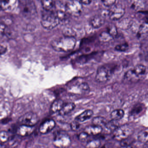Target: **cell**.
Masks as SVG:
<instances>
[{
  "label": "cell",
  "mask_w": 148,
  "mask_h": 148,
  "mask_svg": "<svg viewBox=\"0 0 148 148\" xmlns=\"http://www.w3.org/2000/svg\"><path fill=\"white\" fill-rule=\"evenodd\" d=\"M54 11L60 21L65 20L67 17L68 14L67 12L66 4H64L61 1H55Z\"/></svg>",
  "instance_id": "8fae6325"
},
{
  "label": "cell",
  "mask_w": 148,
  "mask_h": 148,
  "mask_svg": "<svg viewBox=\"0 0 148 148\" xmlns=\"http://www.w3.org/2000/svg\"><path fill=\"white\" fill-rule=\"evenodd\" d=\"M134 130L131 126L124 125L117 127L113 132V137L116 140L121 142L130 137Z\"/></svg>",
  "instance_id": "277c9868"
},
{
  "label": "cell",
  "mask_w": 148,
  "mask_h": 148,
  "mask_svg": "<svg viewBox=\"0 0 148 148\" xmlns=\"http://www.w3.org/2000/svg\"><path fill=\"white\" fill-rule=\"evenodd\" d=\"M112 69L109 65H104L97 69L95 80L99 83H103L109 80L112 75Z\"/></svg>",
  "instance_id": "52a82bcc"
},
{
  "label": "cell",
  "mask_w": 148,
  "mask_h": 148,
  "mask_svg": "<svg viewBox=\"0 0 148 148\" xmlns=\"http://www.w3.org/2000/svg\"><path fill=\"white\" fill-rule=\"evenodd\" d=\"M148 35V20L145 21L140 25L138 28L137 36L143 38Z\"/></svg>",
  "instance_id": "d6986e66"
},
{
  "label": "cell",
  "mask_w": 148,
  "mask_h": 148,
  "mask_svg": "<svg viewBox=\"0 0 148 148\" xmlns=\"http://www.w3.org/2000/svg\"><path fill=\"white\" fill-rule=\"evenodd\" d=\"M142 109V107L141 105H136L133 109L132 111V114L134 115L138 114L141 112Z\"/></svg>",
  "instance_id": "d590c367"
},
{
  "label": "cell",
  "mask_w": 148,
  "mask_h": 148,
  "mask_svg": "<svg viewBox=\"0 0 148 148\" xmlns=\"http://www.w3.org/2000/svg\"><path fill=\"white\" fill-rule=\"evenodd\" d=\"M126 148H137L136 147H135L134 145H132V144L131 145H129V146H127V147H126Z\"/></svg>",
  "instance_id": "60d3db41"
},
{
  "label": "cell",
  "mask_w": 148,
  "mask_h": 148,
  "mask_svg": "<svg viewBox=\"0 0 148 148\" xmlns=\"http://www.w3.org/2000/svg\"><path fill=\"white\" fill-rule=\"evenodd\" d=\"M105 22V18L101 15H96L90 19V24L94 28H99L104 24Z\"/></svg>",
  "instance_id": "5bb4252c"
},
{
  "label": "cell",
  "mask_w": 148,
  "mask_h": 148,
  "mask_svg": "<svg viewBox=\"0 0 148 148\" xmlns=\"http://www.w3.org/2000/svg\"><path fill=\"white\" fill-rule=\"evenodd\" d=\"M128 47V45L127 44H120V45H117L115 47V49L117 51H121V52H123V51H126Z\"/></svg>",
  "instance_id": "e575fe53"
},
{
  "label": "cell",
  "mask_w": 148,
  "mask_h": 148,
  "mask_svg": "<svg viewBox=\"0 0 148 148\" xmlns=\"http://www.w3.org/2000/svg\"><path fill=\"white\" fill-rule=\"evenodd\" d=\"M39 117L35 113L28 112L21 116L18 119L20 125L34 127L39 121Z\"/></svg>",
  "instance_id": "ba28073f"
},
{
  "label": "cell",
  "mask_w": 148,
  "mask_h": 148,
  "mask_svg": "<svg viewBox=\"0 0 148 148\" xmlns=\"http://www.w3.org/2000/svg\"><path fill=\"white\" fill-rule=\"evenodd\" d=\"M101 143L98 140H93L89 141L85 145L86 148H98L101 147Z\"/></svg>",
  "instance_id": "f1b7e54d"
},
{
  "label": "cell",
  "mask_w": 148,
  "mask_h": 148,
  "mask_svg": "<svg viewBox=\"0 0 148 148\" xmlns=\"http://www.w3.org/2000/svg\"><path fill=\"white\" fill-rule=\"evenodd\" d=\"M10 139L9 134L7 131L0 132V143H5L8 142Z\"/></svg>",
  "instance_id": "f546056e"
},
{
  "label": "cell",
  "mask_w": 148,
  "mask_h": 148,
  "mask_svg": "<svg viewBox=\"0 0 148 148\" xmlns=\"http://www.w3.org/2000/svg\"><path fill=\"white\" fill-rule=\"evenodd\" d=\"M5 147L4 143H0V148H5Z\"/></svg>",
  "instance_id": "b9f144b4"
},
{
  "label": "cell",
  "mask_w": 148,
  "mask_h": 148,
  "mask_svg": "<svg viewBox=\"0 0 148 148\" xmlns=\"http://www.w3.org/2000/svg\"><path fill=\"white\" fill-rule=\"evenodd\" d=\"M22 14L26 18H31L37 13L36 6L33 0H31L21 5Z\"/></svg>",
  "instance_id": "30bf717a"
},
{
  "label": "cell",
  "mask_w": 148,
  "mask_h": 148,
  "mask_svg": "<svg viewBox=\"0 0 148 148\" xmlns=\"http://www.w3.org/2000/svg\"><path fill=\"white\" fill-rule=\"evenodd\" d=\"M64 102L61 99H57L53 102L50 108V112L52 114H55L59 112L64 106Z\"/></svg>",
  "instance_id": "ffe728a7"
},
{
  "label": "cell",
  "mask_w": 148,
  "mask_h": 148,
  "mask_svg": "<svg viewBox=\"0 0 148 148\" xmlns=\"http://www.w3.org/2000/svg\"><path fill=\"white\" fill-rule=\"evenodd\" d=\"M12 35V33L6 25L0 23V38H10Z\"/></svg>",
  "instance_id": "7402d4cb"
},
{
  "label": "cell",
  "mask_w": 148,
  "mask_h": 148,
  "mask_svg": "<svg viewBox=\"0 0 148 148\" xmlns=\"http://www.w3.org/2000/svg\"><path fill=\"white\" fill-rule=\"evenodd\" d=\"M18 1L20 4H21V5L24 4V3H26L27 2L29 1H31V0H18Z\"/></svg>",
  "instance_id": "f35d334b"
},
{
  "label": "cell",
  "mask_w": 148,
  "mask_h": 148,
  "mask_svg": "<svg viewBox=\"0 0 148 148\" xmlns=\"http://www.w3.org/2000/svg\"><path fill=\"white\" fill-rule=\"evenodd\" d=\"M7 49L4 46L0 44V55L6 53Z\"/></svg>",
  "instance_id": "8d00e7d4"
},
{
  "label": "cell",
  "mask_w": 148,
  "mask_h": 148,
  "mask_svg": "<svg viewBox=\"0 0 148 148\" xmlns=\"http://www.w3.org/2000/svg\"><path fill=\"white\" fill-rule=\"evenodd\" d=\"M146 72V68L143 65H137L132 69L129 70L124 76L126 82L133 83L141 80Z\"/></svg>",
  "instance_id": "3957f363"
},
{
  "label": "cell",
  "mask_w": 148,
  "mask_h": 148,
  "mask_svg": "<svg viewBox=\"0 0 148 148\" xmlns=\"http://www.w3.org/2000/svg\"><path fill=\"white\" fill-rule=\"evenodd\" d=\"M116 0H101L102 3L105 7H112L114 5Z\"/></svg>",
  "instance_id": "d6a6232c"
},
{
  "label": "cell",
  "mask_w": 148,
  "mask_h": 148,
  "mask_svg": "<svg viewBox=\"0 0 148 148\" xmlns=\"http://www.w3.org/2000/svg\"><path fill=\"white\" fill-rule=\"evenodd\" d=\"M107 122L108 121L106 120V119L102 116H96L92 120L93 125L101 127L103 129L105 127Z\"/></svg>",
  "instance_id": "cb8c5ba5"
},
{
  "label": "cell",
  "mask_w": 148,
  "mask_h": 148,
  "mask_svg": "<svg viewBox=\"0 0 148 148\" xmlns=\"http://www.w3.org/2000/svg\"><path fill=\"white\" fill-rule=\"evenodd\" d=\"M82 4L85 5H88L90 4L92 2V0H79Z\"/></svg>",
  "instance_id": "74e56055"
},
{
  "label": "cell",
  "mask_w": 148,
  "mask_h": 148,
  "mask_svg": "<svg viewBox=\"0 0 148 148\" xmlns=\"http://www.w3.org/2000/svg\"><path fill=\"white\" fill-rule=\"evenodd\" d=\"M16 1V0H0V11L12 10Z\"/></svg>",
  "instance_id": "9a60e30c"
},
{
  "label": "cell",
  "mask_w": 148,
  "mask_h": 148,
  "mask_svg": "<svg viewBox=\"0 0 148 148\" xmlns=\"http://www.w3.org/2000/svg\"><path fill=\"white\" fill-rule=\"evenodd\" d=\"M41 2L44 10L51 11L54 9L55 1L54 0H41Z\"/></svg>",
  "instance_id": "603a6c76"
},
{
  "label": "cell",
  "mask_w": 148,
  "mask_h": 148,
  "mask_svg": "<svg viewBox=\"0 0 148 148\" xmlns=\"http://www.w3.org/2000/svg\"><path fill=\"white\" fill-rule=\"evenodd\" d=\"M114 37L108 32L104 31L102 32L99 36V40L101 42L106 43L112 40Z\"/></svg>",
  "instance_id": "4316f807"
},
{
  "label": "cell",
  "mask_w": 148,
  "mask_h": 148,
  "mask_svg": "<svg viewBox=\"0 0 148 148\" xmlns=\"http://www.w3.org/2000/svg\"><path fill=\"white\" fill-rule=\"evenodd\" d=\"M71 137L65 132H58L53 140V145L56 148H68L71 144Z\"/></svg>",
  "instance_id": "5b68a950"
},
{
  "label": "cell",
  "mask_w": 148,
  "mask_h": 148,
  "mask_svg": "<svg viewBox=\"0 0 148 148\" xmlns=\"http://www.w3.org/2000/svg\"><path fill=\"white\" fill-rule=\"evenodd\" d=\"M115 121H113V120L110 121H108L105 127L103 128L106 132L108 133H113L115 130L118 127L115 122Z\"/></svg>",
  "instance_id": "83f0119b"
},
{
  "label": "cell",
  "mask_w": 148,
  "mask_h": 148,
  "mask_svg": "<svg viewBox=\"0 0 148 148\" xmlns=\"http://www.w3.org/2000/svg\"><path fill=\"white\" fill-rule=\"evenodd\" d=\"M138 140L140 142L144 143L148 140V129L141 130L137 135Z\"/></svg>",
  "instance_id": "484cf974"
},
{
  "label": "cell",
  "mask_w": 148,
  "mask_h": 148,
  "mask_svg": "<svg viewBox=\"0 0 148 148\" xmlns=\"http://www.w3.org/2000/svg\"><path fill=\"white\" fill-rule=\"evenodd\" d=\"M56 126L54 120L49 119L45 120L40 125L39 132L42 134H46L52 131Z\"/></svg>",
  "instance_id": "7c38bea8"
},
{
  "label": "cell",
  "mask_w": 148,
  "mask_h": 148,
  "mask_svg": "<svg viewBox=\"0 0 148 148\" xmlns=\"http://www.w3.org/2000/svg\"><path fill=\"white\" fill-rule=\"evenodd\" d=\"M147 59H148V52L147 53Z\"/></svg>",
  "instance_id": "7bdbcfd3"
},
{
  "label": "cell",
  "mask_w": 148,
  "mask_h": 148,
  "mask_svg": "<svg viewBox=\"0 0 148 148\" xmlns=\"http://www.w3.org/2000/svg\"><path fill=\"white\" fill-rule=\"evenodd\" d=\"M94 115V112L91 110H87L81 113L79 115L77 116L75 118V120L79 122V123H82L90 119Z\"/></svg>",
  "instance_id": "e0dca14e"
},
{
  "label": "cell",
  "mask_w": 148,
  "mask_h": 148,
  "mask_svg": "<svg viewBox=\"0 0 148 148\" xmlns=\"http://www.w3.org/2000/svg\"><path fill=\"white\" fill-rule=\"evenodd\" d=\"M66 7L68 14L75 17L80 16L82 12V4L79 0H69Z\"/></svg>",
  "instance_id": "8992f818"
},
{
  "label": "cell",
  "mask_w": 148,
  "mask_h": 148,
  "mask_svg": "<svg viewBox=\"0 0 148 148\" xmlns=\"http://www.w3.org/2000/svg\"><path fill=\"white\" fill-rule=\"evenodd\" d=\"M107 31L113 36H115L117 34L116 27L114 24H110L107 28Z\"/></svg>",
  "instance_id": "4dcf8cb0"
},
{
  "label": "cell",
  "mask_w": 148,
  "mask_h": 148,
  "mask_svg": "<svg viewBox=\"0 0 148 148\" xmlns=\"http://www.w3.org/2000/svg\"><path fill=\"white\" fill-rule=\"evenodd\" d=\"M100 148V147H99V148Z\"/></svg>",
  "instance_id": "ee69618b"
},
{
  "label": "cell",
  "mask_w": 148,
  "mask_h": 148,
  "mask_svg": "<svg viewBox=\"0 0 148 148\" xmlns=\"http://www.w3.org/2000/svg\"><path fill=\"white\" fill-rule=\"evenodd\" d=\"M75 107V103L73 102H69L64 104L59 114L61 116H65L74 110Z\"/></svg>",
  "instance_id": "44dd1931"
},
{
  "label": "cell",
  "mask_w": 148,
  "mask_h": 148,
  "mask_svg": "<svg viewBox=\"0 0 148 148\" xmlns=\"http://www.w3.org/2000/svg\"><path fill=\"white\" fill-rule=\"evenodd\" d=\"M103 128L101 127L92 125L88 126L84 129V131L89 136H96L100 134L103 131Z\"/></svg>",
  "instance_id": "ac0fdd59"
},
{
  "label": "cell",
  "mask_w": 148,
  "mask_h": 148,
  "mask_svg": "<svg viewBox=\"0 0 148 148\" xmlns=\"http://www.w3.org/2000/svg\"><path fill=\"white\" fill-rule=\"evenodd\" d=\"M34 127L20 125L16 130V134L21 137H25L30 135L34 131Z\"/></svg>",
  "instance_id": "4fadbf2b"
},
{
  "label": "cell",
  "mask_w": 148,
  "mask_h": 148,
  "mask_svg": "<svg viewBox=\"0 0 148 148\" xmlns=\"http://www.w3.org/2000/svg\"><path fill=\"white\" fill-rule=\"evenodd\" d=\"M146 0H130V6L134 10H142L146 8Z\"/></svg>",
  "instance_id": "2e32d148"
},
{
  "label": "cell",
  "mask_w": 148,
  "mask_h": 148,
  "mask_svg": "<svg viewBox=\"0 0 148 148\" xmlns=\"http://www.w3.org/2000/svg\"><path fill=\"white\" fill-rule=\"evenodd\" d=\"M60 21L54 10H44L42 14L41 23L42 27L46 29H53L60 24Z\"/></svg>",
  "instance_id": "7a4b0ae2"
},
{
  "label": "cell",
  "mask_w": 148,
  "mask_h": 148,
  "mask_svg": "<svg viewBox=\"0 0 148 148\" xmlns=\"http://www.w3.org/2000/svg\"><path fill=\"white\" fill-rule=\"evenodd\" d=\"M80 126H81L80 123L75 120V121L73 122L70 124V127L73 131H76L77 130L79 129Z\"/></svg>",
  "instance_id": "1f68e13d"
},
{
  "label": "cell",
  "mask_w": 148,
  "mask_h": 148,
  "mask_svg": "<svg viewBox=\"0 0 148 148\" xmlns=\"http://www.w3.org/2000/svg\"><path fill=\"white\" fill-rule=\"evenodd\" d=\"M89 136L87 133H85L84 131V132H82V133H80V134L78 135V140H79L80 141L83 142L85 141L88 139Z\"/></svg>",
  "instance_id": "836d02e7"
},
{
  "label": "cell",
  "mask_w": 148,
  "mask_h": 148,
  "mask_svg": "<svg viewBox=\"0 0 148 148\" xmlns=\"http://www.w3.org/2000/svg\"><path fill=\"white\" fill-rule=\"evenodd\" d=\"M143 148H148V140L144 143Z\"/></svg>",
  "instance_id": "ab89813d"
},
{
  "label": "cell",
  "mask_w": 148,
  "mask_h": 148,
  "mask_svg": "<svg viewBox=\"0 0 148 148\" xmlns=\"http://www.w3.org/2000/svg\"><path fill=\"white\" fill-rule=\"evenodd\" d=\"M125 10L121 4H114L111 7L108 12L110 19L112 21H118L125 14Z\"/></svg>",
  "instance_id": "9c48e42d"
},
{
  "label": "cell",
  "mask_w": 148,
  "mask_h": 148,
  "mask_svg": "<svg viewBox=\"0 0 148 148\" xmlns=\"http://www.w3.org/2000/svg\"><path fill=\"white\" fill-rule=\"evenodd\" d=\"M124 115V112L123 110L116 109L111 112L110 117L112 120L117 121L123 118Z\"/></svg>",
  "instance_id": "d4e9b609"
},
{
  "label": "cell",
  "mask_w": 148,
  "mask_h": 148,
  "mask_svg": "<svg viewBox=\"0 0 148 148\" xmlns=\"http://www.w3.org/2000/svg\"><path fill=\"white\" fill-rule=\"evenodd\" d=\"M76 44V40L74 36H65L53 41L51 46L57 52H68L74 49Z\"/></svg>",
  "instance_id": "6da1fadb"
}]
</instances>
